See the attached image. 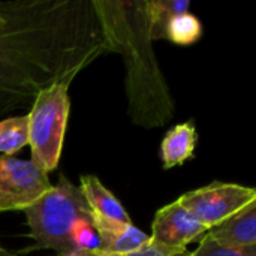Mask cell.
Returning <instances> with one entry per match:
<instances>
[{"instance_id":"1","label":"cell","mask_w":256,"mask_h":256,"mask_svg":"<svg viewBox=\"0 0 256 256\" xmlns=\"http://www.w3.org/2000/svg\"><path fill=\"white\" fill-rule=\"evenodd\" d=\"M0 116L108 52L93 0L0 2Z\"/></svg>"},{"instance_id":"2","label":"cell","mask_w":256,"mask_h":256,"mask_svg":"<svg viewBox=\"0 0 256 256\" xmlns=\"http://www.w3.org/2000/svg\"><path fill=\"white\" fill-rule=\"evenodd\" d=\"M108 52L122 56L128 114L134 124L154 129L172 120L176 104L158 63L146 0H93Z\"/></svg>"},{"instance_id":"3","label":"cell","mask_w":256,"mask_h":256,"mask_svg":"<svg viewBox=\"0 0 256 256\" xmlns=\"http://www.w3.org/2000/svg\"><path fill=\"white\" fill-rule=\"evenodd\" d=\"M24 214L30 237L39 249L54 250L57 256H78L98 249V236L82 192L64 176Z\"/></svg>"},{"instance_id":"4","label":"cell","mask_w":256,"mask_h":256,"mask_svg":"<svg viewBox=\"0 0 256 256\" xmlns=\"http://www.w3.org/2000/svg\"><path fill=\"white\" fill-rule=\"evenodd\" d=\"M69 84L57 82L40 90L28 116V146L32 162L44 172H52L60 162L69 118Z\"/></svg>"},{"instance_id":"5","label":"cell","mask_w":256,"mask_h":256,"mask_svg":"<svg viewBox=\"0 0 256 256\" xmlns=\"http://www.w3.org/2000/svg\"><path fill=\"white\" fill-rule=\"evenodd\" d=\"M180 204L207 230L256 201V190L234 183L213 182L178 198Z\"/></svg>"},{"instance_id":"6","label":"cell","mask_w":256,"mask_h":256,"mask_svg":"<svg viewBox=\"0 0 256 256\" xmlns=\"http://www.w3.org/2000/svg\"><path fill=\"white\" fill-rule=\"evenodd\" d=\"M51 186L48 174L32 160L0 156V212H24Z\"/></svg>"},{"instance_id":"7","label":"cell","mask_w":256,"mask_h":256,"mask_svg":"<svg viewBox=\"0 0 256 256\" xmlns=\"http://www.w3.org/2000/svg\"><path fill=\"white\" fill-rule=\"evenodd\" d=\"M208 230L200 224L182 204L174 201L154 214L150 240L168 249H188L190 243L204 236Z\"/></svg>"},{"instance_id":"8","label":"cell","mask_w":256,"mask_h":256,"mask_svg":"<svg viewBox=\"0 0 256 256\" xmlns=\"http://www.w3.org/2000/svg\"><path fill=\"white\" fill-rule=\"evenodd\" d=\"M98 236V249L112 255H128L144 246L150 237L134 224H118L92 218Z\"/></svg>"},{"instance_id":"9","label":"cell","mask_w":256,"mask_h":256,"mask_svg":"<svg viewBox=\"0 0 256 256\" xmlns=\"http://www.w3.org/2000/svg\"><path fill=\"white\" fill-rule=\"evenodd\" d=\"M80 189L88 206L92 218L104 219L118 224H132L129 213L116 195L106 189L96 176H82L80 178Z\"/></svg>"},{"instance_id":"10","label":"cell","mask_w":256,"mask_h":256,"mask_svg":"<svg viewBox=\"0 0 256 256\" xmlns=\"http://www.w3.org/2000/svg\"><path fill=\"white\" fill-rule=\"evenodd\" d=\"M207 234L218 243L230 248L256 246V201L208 230Z\"/></svg>"},{"instance_id":"11","label":"cell","mask_w":256,"mask_h":256,"mask_svg":"<svg viewBox=\"0 0 256 256\" xmlns=\"http://www.w3.org/2000/svg\"><path fill=\"white\" fill-rule=\"evenodd\" d=\"M198 142V132L194 120L176 124L171 128L160 144V159L165 170L184 165L194 159L195 147Z\"/></svg>"},{"instance_id":"12","label":"cell","mask_w":256,"mask_h":256,"mask_svg":"<svg viewBox=\"0 0 256 256\" xmlns=\"http://www.w3.org/2000/svg\"><path fill=\"white\" fill-rule=\"evenodd\" d=\"M189 0H150L147 2V18L152 40L165 39V27L178 14L189 12Z\"/></svg>"},{"instance_id":"13","label":"cell","mask_w":256,"mask_h":256,"mask_svg":"<svg viewBox=\"0 0 256 256\" xmlns=\"http://www.w3.org/2000/svg\"><path fill=\"white\" fill-rule=\"evenodd\" d=\"M202 36V24L190 12L178 14L170 20L165 27V39L176 45H192Z\"/></svg>"},{"instance_id":"14","label":"cell","mask_w":256,"mask_h":256,"mask_svg":"<svg viewBox=\"0 0 256 256\" xmlns=\"http://www.w3.org/2000/svg\"><path fill=\"white\" fill-rule=\"evenodd\" d=\"M28 144V116L9 117L0 122V153L12 156Z\"/></svg>"},{"instance_id":"15","label":"cell","mask_w":256,"mask_h":256,"mask_svg":"<svg viewBox=\"0 0 256 256\" xmlns=\"http://www.w3.org/2000/svg\"><path fill=\"white\" fill-rule=\"evenodd\" d=\"M194 256H256V246L252 248H230L213 240L207 232L200 240V246Z\"/></svg>"},{"instance_id":"16","label":"cell","mask_w":256,"mask_h":256,"mask_svg":"<svg viewBox=\"0 0 256 256\" xmlns=\"http://www.w3.org/2000/svg\"><path fill=\"white\" fill-rule=\"evenodd\" d=\"M123 256H194L192 252H189L188 249H168L164 246H159L156 243H153L152 240H148L144 246H141L140 249L128 254Z\"/></svg>"},{"instance_id":"17","label":"cell","mask_w":256,"mask_h":256,"mask_svg":"<svg viewBox=\"0 0 256 256\" xmlns=\"http://www.w3.org/2000/svg\"><path fill=\"white\" fill-rule=\"evenodd\" d=\"M78 256H120V255L105 254V252H100L99 249H93V250H84L82 254H80Z\"/></svg>"},{"instance_id":"18","label":"cell","mask_w":256,"mask_h":256,"mask_svg":"<svg viewBox=\"0 0 256 256\" xmlns=\"http://www.w3.org/2000/svg\"><path fill=\"white\" fill-rule=\"evenodd\" d=\"M0 256H16V255L10 254L9 250H6L4 248H2V246H0Z\"/></svg>"},{"instance_id":"19","label":"cell","mask_w":256,"mask_h":256,"mask_svg":"<svg viewBox=\"0 0 256 256\" xmlns=\"http://www.w3.org/2000/svg\"><path fill=\"white\" fill-rule=\"evenodd\" d=\"M0 22H2V18H0Z\"/></svg>"}]
</instances>
